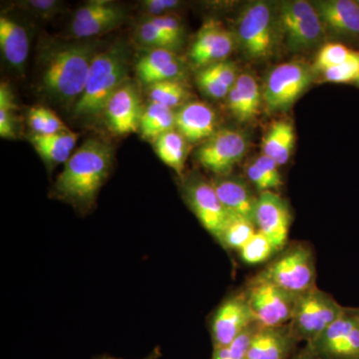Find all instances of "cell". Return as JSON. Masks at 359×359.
I'll return each instance as SVG.
<instances>
[{
	"instance_id": "cell-9",
	"label": "cell",
	"mask_w": 359,
	"mask_h": 359,
	"mask_svg": "<svg viewBox=\"0 0 359 359\" xmlns=\"http://www.w3.org/2000/svg\"><path fill=\"white\" fill-rule=\"evenodd\" d=\"M243 292L257 327L271 328L290 325L299 297L254 278H250Z\"/></svg>"
},
{
	"instance_id": "cell-28",
	"label": "cell",
	"mask_w": 359,
	"mask_h": 359,
	"mask_svg": "<svg viewBox=\"0 0 359 359\" xmlns=\"http://www.w3.org/2000/svg\"><path fill=\"white\" fill-rule=\"evenodd\" d=\"M139 130L143 138L154 141L161 135L176 130V112L166 106L151 102L144 108Z\"/></svg>"
},
{
	"instance_id": "cell-33",
	"label": "cell",
	"mask_w": 359,
	"mask_h": 359,
	"mask_svg": "<svg viewBox=\"0 0 359 359\" xmlns=\"http://www.w3.org/2000/svg\"><path fill=\"white\" fill-rule=\"evenodd\" d=\"M16 106L13 89L8 83L0 84V136L4 139H16Z\"/></svg>"
},
{
	"instance_id": "cell-10",
	"label": "cell",
	"mask_w": 359,
	"mask_h": 359,
	"mask_svg": "<svg viewBox=\"0 0 359 359\" xmlns=\"http://www.w3.org/2000/svg\"><path fill=\"white\" fill-rule=\"evenodd\" d=\"M249 150V138L238 130L224 128L203 142L196 153L201 166L217 177L229 176Z\"/></svg>"
},
{
	"instance_id": "cell-1",
	"label": "cell",
	"mask_w": 359,
	"mask_h": 359,
	"mask_svg": "<svg viewBox=\"0 0 359 359\" xmlns=\"http://www.w3.org/2000/svg\"><path fill=\"white\" fill-rule=\"evenodd\" d=\"M101 46L96 39H66L42 45L39 63L44 95L72 110L83 94L90 68Z\"/></svg>"
},
{
	"instance_id": "cell-20",
	"label": "cell",
	"mask_w": 359,
	"mask_h": 359,
	"mask_svg": "<svg viewBox=\"0 0 359 359\" xmlns=\"http://www.w3.org/2000/svg\"><path fill=\"white\" fill-rule=\"evenodd\" d=\"M299 342L290 325L257 327L250 341L248 359H290Z\"/></svg>"
},
{
	"instance_id": "cell-32",
	"label": "cell",
	"mask_w": 359,
	"mask_h": 359,
	"mask_svg": "<svg viewBox=\"0 0 359 359\" xmlns=\"http://www.w3.org/2000/svg\"><path fill=\"white\" fill-rule=\"evenodd\" d=\"M135 39L138 44L148 50L167 49V50L176 51L181 46L178 42L175 41L172 37L162 32L148 18L137 26Z\"/></svg>"
},
{
	"instance_id": "cell-25",
	"label": "cell",
	"mask_w": 359,
	"mask_h": 359,
	"mask_svg": "<svg viewBox=\"0 0 359 359\" xmlns=\"http://www.w3.org/2000/svg\"><path fill=\"white\" fill-rule=\"evenodd\" d=\"M78 138L79 135L68 129L50 135L33 134L30 142L42 160L53 167L70 159Z\"/></svg>"
},
{
	"instance_id": "cell-43",
	"label": "cell",
	"mask_w": 359,
	"mask_h": 359,
	"mask_svg": "<svg viewBox=\"0 0 359 359\" xmlns=\"http://www.w3.org/2000/svg\"><path fill=\"white\" fill-rule=\"evenodd\" d=\"M290 359H323V358H320V355H318V354L314 353L313 351H311V348L308 346H306L304 347V348H302L301 351H297V353H295L294 355H292V358Z\"/></svg>"
},
{
	"instance_id": "cell-19",
	"label": "cell",
	"mask_w": 359,
	"mask_h": 359,
	"mask_svg": "<svg viewBox=\"0 0 359 359\" xmlns=\"http://www.w3.org/2000/svg\"><path fill=\"white\" fill-rule=\"evenodd\" d=\"M136 76L148 85L164 81H182L186 75V66L176 52L167 49L148 50L137 60Z\"/></svg>"
},
{
	"instance_id": "cell-26",
	"label": "cell",
	"mask_w": 359,
	"mask_h": 359,
	"mask_svg": "<svg viewBox=\"0 0 359 359\" xmlns=\"http://www.w3.org/2000/svg\"><path fill=\"white\" fill-rule=\"evenodd\" d=\"M294 146V129L289 120H278L269 127L264 137L263 152L275 160L278 166L289 162Z\"/></svg>"
},
{
	"instance_id": "cell-13",
	"label": "cell",
	"mask_w": 359,
	"mask_h": 359,
	"mask_svg": "<svg viewBox=\"0 0 359 359\" xmlns=\"http://www.w3.org/2000/svg\"><path fill=\"white\" fill-rule=\"evenodd\" d=\"M184 196L202 226L219 242L230 214L222 204L212 182L194 176L184 185Z\"/></svg>"
},
{
	"instance_id": "cell-5",
	"label": "cell",
	"mask_w": 359,
	"mask_h": 359,
	"mask_svg": "<svg viewBox=\"0 0 359 359\" xmlns=\"http://www.w3.org/2000/svg\"><path fill=\"white\" fill-rule=\"evenodd\" d=\"M278 37L276 13L269 2H252L241 13L236 39L248 57L252 60L271 57Z\"/></svg>"
},
{
	"instance_id": "cell-18",
	"label": "cell",
	"mask_w": 359,
	"mask_h": 359,
	"mask_svg": "<svg viewBox=\"0 0 359 359\" xmlns=\"http://www.w3.org/2000/svg\"><path fill=\"white\" fill-rule=\"evenodd\" d=\"M327 33L359 41V4L354 0H321L313 2Z\"/></svg>"
},
{
	"instance_id": "cell-38",
	"label": "cell",
	"mask_w": 359,
	"mask_h": 359,
	"mask_svg": "<svg viewBox=\"0 0 359 359\" xmlns=\"http://www.w3.org/2000/svg\"><path fill=\"white\" fill-rule=\"evenodd\" d=\"M359 76V52L346 62L323 71V78L330 83H355Z\"/></svg>"
},
{
	"instance_id": "cell-42",
	"label": "cell",
	"mask_w": 359,
	"mask_h": 359,
	"mask_svg": "<svg viewBox=\"0 0 359 359\" xmlns=\"http://www.w3.org/2000/svg\"><path fill=\"white\" fill-rule=\"evenodd\" d=\"M162 32L172 37L180 45L183 44L184 27L181 21L175 15L161 16V18H148Z\"/></svg>"
},
{
	"instance_id": "cell-30",
	"label": "cell",
	"mask_w": 359,
	"mask_h": 359,
	"mask_svg": "<svg viewBox=\"0 0 359 359\" xmlns=\"http://www.w3.org/2000/svg\"><path fill=\"white\" fill-rule=\"evenodd\" d=\"M257 231L256 224L237 215H229L219 244L226 250H241Z\"/></svg>"
},
{
	"instance_id": "cell-46",
	"label": "cell",
	"mask_w": 359,
	"mask_h": 359,
	"mask_svg": "<svg viewBox=\"0 0 359 359\" xmlns=\"http://www.w3.org/2000/svg\"><path fill=\"white\" fill-rule=\"evenodd\" d=\"M358 313H359V308H358Z\"/></svg>"
},
{
	"instance_id": "cell-15",
	"label": "cell",
	"mask_w": 359,
	"mask_h": 359,
	"mask_svg": "<svg viewBox=\"0 0 359 359\" xmlns=\"http://www.w3.org/2000/svg\"><path fill=\"white\" fill-rule=\"evenodd\" d=\"M257 231L273 243L278 252L287 245L292 212L287 201L276 192H264L257 197L256 216Z\"/></svg>"
},
{
	"instance_id": "cell-21",
	"label": "cell",
	"mask_w": 359,
	"mask_h": 359,
	"mask_svg": "<svg viewBox=\"0 0 359 359\" xmlns=\"http://www.w3.org/2000/svg\"><path fill=\"white\" fill-rule=\"evenodd\" d=\"M176 130L188 143L205 142L218 130L216 112L207 103L191 101L177 111Z\"/></svg>"
},
{
	"instance_id": "cell-41",
	"label": "cell",
	"mask_w": 359,
	"mask_h": 359,
	"mask_svg": "<svg viewBox=\"0 0 359 359\" xmlns=\"http://www.w3.org/2000/svg\"><path fill=\"white\" fill-rule=\"evenodd\" d=\"M179 6L181 2L178 0H144L140 4L141 11L147 16L146 18L171 15Z\"/></svg>"
},
{
	"instance_id": "cell-2",
	"label": "cell",
	"mask_w": 359,
	"mask_h": 359,
	"mask_svg": "<svg viewBox=\"0 0 359 359\" xmlns=\"http://www.w3.org/2000/svg\"><path fill=\"white\" fill-rule=\"evenodd\" d=\"M114 151L90 138L73 153L54 184L53 195L81 212L89 211L112 169Z\"/></svg>"
},
{
	"instance_id": "cell-16",
	"label": "cell",
	"mask_w": 359,
	"mask_h": 359,
	"mask_svg": "<svg viewBox=\"0 0 359 359\" xmlns=\"http://www.w3.org/2000/svg\"><path fill=\"white\" fill-rule=\"evenodd\" d=\"M236 37L219 20L203 23L190 49L193 65L199 68L226 61L235 48Z\"/></svg>"
},
{
	"instance_id": "cell-14",
	"label": "cell",
	"mask_w": 359,
	"mask_h": 359,
	"mask_svg": "<svg viewBox=\"0 0 359 359\" xmlns=\"http://www.w3.org/2000/svg\"><path fill=\"white\" fill-rule=\"evenodd\" d=\"M255 325L244 292L230 295L215 311L211 323V337L215 348L228 346Z\"/></svg>"
},
{
	"instance_id": "cell-35",
	"label": "cell",
	"mask_w": 359,
	"mask_h": 359,
	"mask_svg": "<svg viewBox=\"0 0 359 359\" xmlns=\"http://www.w3.org/2000/svg\"><path fill=\"white\" fill-rule=\"evenodd\" d=\"M238 252L243 262L254 266L266 263L278 254L273 243L259 231L242 250H238Z\"/></svg>"
},
{
	"instance_id": "cell-24",
	"label": "cell",
	"mask_w": 359,
	"mask_h": 359,
	"mask_svg": "<svg viewBox=\"0 0 359 359\" xmlns=\"http://www.w3.org/2000/svg\"><path fill=\"white\" fill-rule=\"evenodd\" d=\"M29 35L25 26L13 18H0V48L6 62L13 69L22 72L29 54Z\"/></svg>"
},
{
	"instance_id": "cell-29",
	"label": "cell",
	"mask_w": 359,
	"mask_h": 359,
	"mask_svg": "<svg viewBox=\"0 0 359 359\" xmlns=\"http://www.w3.org/2000/svg\"><path fill=\"white\" fill-rule=\"evenodd\" d=\"M278 167L275 160L263 154L248 167V178L259 194L276 192L283 185Z\"/></svg>"
},
{
	"instance_id": "cell-11",
	"label": "cell",
	"mask_w": 359,
	"mask_h": 359,
	"mask_svg": "<svg viewBox=\"0 0 359 359\" xmlns=\"http://www.w3.org/2000/svg\"><path fill=\"white\" fill-rule=\"evenodd\" d=\"M306 346L323 359H359L358 308H346L339 320Z\"/></svg>"
},
{
	"instance_id": "cell-45",
	"label": "cell",
	"mask_w": 359,
	"mask_h": 359,
	"mask_svg": "<svg viewBox=\"0 0 359 359\" xmlns=\"http://www.w3.org/2000/svg\"><path fill=\"white\" fill-rule=\"evenodd\" d=\"M355 84L359 85V76L358 78V80H356V81H355Z\"/></svg>"
},
{
	"instance_id": "cell-39",
	"label": "cell",
	"mask_w": 359,
	"mask_h": 359,
	"mask_svg": "<svg viewBox=\"0 0 359 359\" xmlns=\"http://www.w3.org/2000/svg\"><path fill=\"white\" fill-rule=\"evenodd\" d=\"M16 6L26 13L43 20H52L62 13L65 7V4L58 0H25Z\"/></svg>"
},
{
	"instance_id": "cell-17",
	"label": "cell",
	"mask_w": 359,
	"mask_h": 359,
	"mask_svg": "<svg viewBox=\"0 0 359 359\" xmlns=\"http://www.w3.org/2000/svg\"><path fill=\"white\" fill-rule=\"evenodd\" d=\"M143 112L136 87L127 80L108 101L102 117L113 133L123 136L138 131Z\"/></svg>"
},
{
	"instance_id": "cell-34",
	"label": "cell",
	"mask_w": 359,
	"mask_h": 359,
	"mask_svg": "<svg viewBox=\"0 0 359 359\" xmlns=\"http://www.w3.org/2000/svg\"><path fill=\"white\" fill-rule=\"evenodd\" d=\"M28 125L33 134L36 135L55 134L68 130L55 112L43 106H35L29 110Z\"/></svg>"
},
{
	"instance_id": "cell-23",
	"label": "cell",
	"mask_w": 359,
	"mask_h": 359,
	"mask_svg": "<svg viewBox=\"0 0 359 359\" xmlns=\"http://www.w3.org/2000/svg\"><path fill=\"white\" fill-rule=\"evenodd\" d=\"M262 103L263 94L254 75L250 73L238 75L226 96V104L233 117L240 122L252 121L259 115Z\"/></svg>"
},
{
	"instance_id": "cell-6",
	"label": "cell",
	"mask_w": 359,
	"mask_h": 359,
	"mask_svg": "<svg viewBox=\"0 0 359 359\" xmlns=\"http://www.w3.org/2000/svg\"><path fill=\"white\" fill-rule=\"evenodd\" d=\"M276 20L278 34L292 52L311 50L323 43L327 35L316 7L304 0L282 2Z\"/></svg>"
},
{
	"instance_id": "cell-44",
	"label": "cell",
	"mask_w": 359,
	"mask_h": 359,
	"mask_svg": "<svg viewBox=\"0 0 359 359\" xmlns=\"http://www.w3.org/2000/svg\"><path fill=\"white\" fill-rule=\"evenodd\" d=\"M161 356V351L159 348H155L154 351H152L150 354H149L148 356H146V358H144L143 359H158ZM98 359H119V358H111V356H103V358H100Z\"/></svg>"
},
{
	"instance_id": "cell-3",
	"label": "cell",
	"mask_w": 359,
	"mask_h": 359,
	"mask_svg": "<svg viewBox=\"0 0 359 359\" xmlns=\"http://www.w3.org/2000/svg\"><path fill=\"white\" fill-rule=\"evenodd\" d=\"M129 58L124 42H116L97 54L83 94L71 110L74 119L93 121L103 116L111 97L128 80Z\"/></svg>"
},
{
	"instance_id": "cell-27",
	"label": "cell",
	"mask_w": 359,
	"mask_h": 359,
	"mask_svg": "<svg viewBox=\"0 0 359 359\" xmlns=\"http://www.w3.org/2000/svg\"><path fill=\"white\" fill-rule=\"evenodd\" d=\"M156 154L179 176L183 175L188 155V141L177 130L161 135L154 140Z\"/></svg>"
},
{
	"instance_id": "cell-12",
	"label": "cell",
	"mask_w": 359,
	"mask_h": 359,
	"mask_svg": "<svg viewBox=\"0 0 359 359\" xmlns=\"http://www.w3.org/2000/svg\"><path fill=\"white\" fill-rule=\"evenodd\" d=\"M126 20V11L116 2L93 0L79 7L71 20L66 39H93L113 32Z\"/></svg>"
},
{
	"instance_id": "cell-4",
	"label": "cell",
	"mask_w": 359,
	"mask_h": 359,
	"mask_svg": "<svg viewBox=\"0 0 359 359\" xmlns=\"http://www.w3.org/2000/svg\"><path fill=\"white\" fill-rule=\"evenodd\" d=\"M252 278L299 297L316 287L313 252L304 243L287 245Z\"/></svg>"
},
{
	"instance_id": "cell-7",
	"label": "cell",
	"mask_w": 359,
	"mask_h": 359,
	"mask_svg": "<svg viewBox=\"0 0 359 359\" xmlns=\"http://www.w3.org/2000/svg\"><path fill=\"white\" fill-rule=\"evenodd\" d=\"M344 311L346 308L332 295L316 287L297 297L290 327L299 341L309 344L339 320Z\"/></svg>"
},
{
	"instance_id": "cell-22",
	"label": "cell",
	"mask_w": 359,
	"mask_h": 359,
	"mask_svg": "<svg viewBox=\"0 0 359 359\" xmlns=\"http://www.w3.org/2000/svg\"><path fill=\"white\" fill-rule=\"evenodd\" d=\"M212 183L229 214L244 217L255 223L257 197L245 182L235 177L224 176L217 177Z\"/></svg>"
},
{
	"instance_id": "cell-47",
	"label": "cell",
	"mask_w": 359,
	"mask_h": 359,
	"mask_svg": "<svg viewBox=\"0 0 359 359\" xmlns=\"http://www.w3.org/2000/svg\"><path fill=\"white\" fill-rule=\"evenodd\" d=\"M358 4H359V0H358Z\"/></svg>"
},
{
	"instance_id": "cell-31",
	"label": "cell",
	"mask_w": 359,
	"mask_h": 359,
	"mask_svg": "<svg viewBox=\"0 0 359 359\" xmlns=\"http://www.w3.org/2000/svg\"><path fill=\"white\" fill-rule=\"evenodd\" d=\"M151 102L161 104L168 108L180 107L188 103L190 92L182 81L159 82L148 86Z\"/></svg>"
},
{
	"instance_id": "cell-40",
	"label": "cell",
	"mask_w": 359,
	"mask_h": 359,
	"mask_svg": "<svg viewBox=\"0 0 359 359\" xmlns=\"http://www.w3.org/2000/svg\"><path fill=\"white\" fill-rule=\"evenodd\" d=\"M198 87L205 95L211 97V98L221 99L226 98L230 90L226 88L219 78L216 76L211 66L201 68L196 77Z\"/></svg>"
},
{
	"instance_id": "cell-8",
	"label": "cell",
	"mask_w": 359,
	"mask_h": 359,
	"mask_svg": "<svg viewBox=\"0 0 359 359\" xmlns=\"http://www.w3.org/2000/svg\"><path fill=\"white\" fill-rule=\"evenodd\" d=\"M313 67L302 62L276 65L266 75L263 91L264 108L269 113L290 109L313 81Z\"/></svg>"
},
{
	"instance_id": "cell-36",
	"label": "cell",
	"mask_w": 359,
	"mask_h": 359,
	"mask_svg": "<svg viewBox=\"0 0 359 359\" xmlns=\"http://www.w3.org/2000/svg\"><path fill=\"white\" fill-rule=\"evenodd\" d=\"M355 52L346 45L337 42L323 45L316 55L313 69L314 72L323 73L330 68L337 67L353 57Z\"/></svg>"
},
{
	"instance_id": "cell-37",
	"label": "cell",
	"mask_w": 359,
	"mask_h": 359,
	"mask_svg": "<svg viewBox=\"0 0 359 359\" xmlns=\"http://www.w3.org/2000/svg\"><path fill=\"white\" fill-rule=\"evenodd\" d=\"M257 330V325H252L228 346L215 348L212 359H248L250 341Z\"/></svg>"
}]
</instances>
